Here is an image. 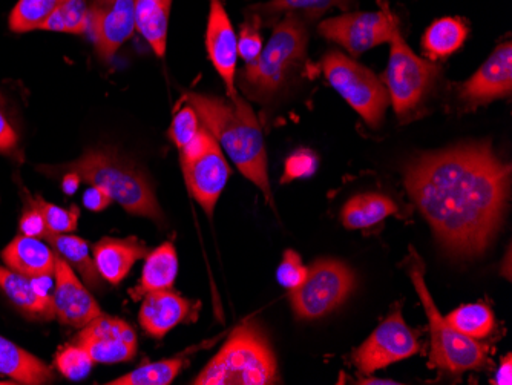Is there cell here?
Instances as JSON below:
<instances>
[{"instance_id": "cell-1", "label": "cell", "mask_w": 512, "mask_h": 385, "mask_svg": "<svg viewBox=\"0 0 512 385\" xmlns=\"http://www.w3.org/2000/svg\"><path fill=\"white\" fill-rule=\"evenodd\" d=\"M509 177L490 143H473L416 158L405 188L440 244L470 258L483 254L502 224Z\"/></svg>"}, {"instance_id": "cell-2", "label": "cell", "mask_w": 512, "mask_h": 385, "mask_svg": "<svg viewBox=\"0 0 512 385\" xmlns=\"http://www.w3.org/2000/svg\"><path fill=\"white\" fill-rule=\"evenodd\" d=\"M200 117L204 128L221 143L238 171L272 201L263 129L255 112L240 94L227 97L191 93L184 97Z\"/></svg>"}, {"instance_id": "cell-3", "label": "cell", "mask_w": 512, "mask_h": 385, "mask_svg": "<svg viewBox=\"0 0 512 385\" xmlns=\"http://www.w3.org/2000/svg\"><path fill=\"white\" fill-rule=\"evenodd\" d=\"M60 171L74 172L80 180L99 186L131 215L151 218L158 224L165 221L148 178L115 152L86 151L76 162L62 166Z\"/></svg>"}, {"instance_id": "cell-4", "label": "cell", "mask_w": 512, "mask_h": 385, "mask_svg": "<svg viewBox=\"0 0 512 385\" xmlns=\"http://www.w3.org/2000/svg\"><path fill=\"white\" fill-rule=\"evenodd\" d=\"M278 381L275 353L260 326L244 323L195 378L197 385H267Z\"/></svg>"}, {"instance_id": "cell-5", "label": "cell", "mask_w": 512, "mask_h": 385, "mask_svg": "<svg viewBox=\"0 0 512 385\" xmlns=\"http://www.w3.org/2000/svg\"><path fill=\"white\" fill-rule=\"evenodd\" d=\"M309 34L301 16L289 13L276 25L260 56L241 73V88L250 99H272L306 56Z\"/></svg>"}, {"instance_id": "cell-6", "label": "cell", "mask_w": 512, "mask_h": 385, "mask_svg": "<svg viewBox=\"0 0 512 385\" xmlns=\"http://www.w3.org/2000/svg\"><path fill=\"white\" fill-rule=\"evenodd\" d=\"M410 272L414 289L421 298L422 306L427 313L428 324H430L431 366L453 375L483 369L488 362L486 347L477 339L463 335L459 330L454 329L447 318L440 315L431 298L430 290L425 284L424 269L419 266V261H414Z\"/></svg>"}, {"instance_id": "cell-7", "label": "cell", "mask_w": 512, "mask_h": 385, "mask_svg": "<svg viewBox=\"0 0 512 385\" xmlns=\"http://www.w3.org/2000/svg\"><path fill=\"white\" fill-rule=\"evenodd\" d=\"M384 85L399 119L405 120L419 111L430 96L442 68L431 60L421 59L402 39L401 24L394 28Z\"/></svg>"}, {"instance_id": "cell-8", "label": "cell", "mask_w": 512, "mask_h": 385, "mask_svg": "<svg viewBox=\"0 0 512 385\" xmlns=\"http://www.w3.org/2000/svg\"><path fill=\"white\" fill-rule=\"evenodd\" d=\"M322 71L330 85L368 125L373 128L381 125L390 97L375 73L339 51H332L322 59Z\"/></svg>"}, {"instance_id": "cell-9", "label": "cell", "mask_w": 512, "mask_h": 385, "mask_svg": "<svg viewBox=\"0 0 512 385\" xmlns=\"http://www.w3.org/2000/svg\"><path fill=\"white\" fill-rule=\"evenodd\" d=\"M355 289V275L339 261H316L306 281L292 290L293 310L299 318L315 320L338 309Z\"/></svg>"}, {"instance_id": "cell-10", "label": "cell", "mask_w": 512, "mask_h": 385, "mask_svg": "<svg viewBox=\"0 0 512 385\" xmlns=\"http://www.w3.org/2000/svg\"><path fill=\"white\" fill-rule=\"evenodd\" d=\"M376 13H350L332 17L319 25V33L341 45L353 57L361 56L382 43H390L399 19L385 0H379Z\"/></svg>"}, {"instance_id": "cell-11", "label": "cell", "mask_w": 512, "mask_h": 385, "mask_svg": "<svg viewBox=\"0 0 512 385\" xmlns=\"http://www.w3.org/2000/svg\"><path fill=\"white\" fill-rule=\"evenodd\" d=\"M419 347L416 335L398 309L391 312L387 320L353 353V362L359 372L371 375L376 370L416 355Z\"/></svg>"}, {"instance_id": "cell-12", "label": "cell", "mask_w": 512, "mask_h": 385, "mask_svg": "<svg viewBox=\"0 0 512 385\" xmlns=\"http://www.w3.org/2000/svg\"><path fill=\"white\" fill-rule=\"evenodd\" d=\"M74 344L85 349L94 362H128L137 353V333L117 316L103 315L80 329Z\"/></svg>"}, {"instance_id": "cell-13", "label": "cell", "mask_w": 512, "mask_h": 385, "mask_svg": "<svg viewBox=\"0 0 512 385\" xmlns=\"http://www.w3.org/2000/svg\"><path fill=\"white\" fill-rule=\"evenodd\" d=\"M54 315L63 326L82 329L102 313L99 304L83 286L73 267L57 255L54 269Z\"/></svg>"}, {"instance_id": "cell-14", "label": "cell", "mask_w": 512, "mask_h": 385, "mask_svg": "<svg viewBox=\"0 0 512 385\" xmlns=\"http://www.w3.org/2000/svg\"><path fill=\"white\" fill-rule=\"evenodd\" d=\"M91 24L99 56L109 62L135 31V0H94Z\"/></svg>"}, {"instance_id": "cell-15", "label": "cell", "mask_w": 512, "mask_h": 385, "mask_svg": "<svg viewBox=\"0 0 512 385\" xmlns=\"http://www.w3.org/2000/svg\"><path fill=\"white\" fill-rule=\"evenodd\" d=\"M512 91V45L502 43L479 71L460 89V100L470 108L508 97Z\"/></svg>"}, {"instance_id": "cell-16", "label": "cell", "mask_w": 512, "mask_h": 385, "mask_svg": "<svg viewBox=\"0 0 512 385\" xmlns=\"http://www.w3.org/2000/svg\"><path fill=\"white\" fill-rule=\"evenodd\" d=\"M181 168L192 197L198 201L207 217L212 218L218 198L230 177L229 163L226 162L218 142L206 154L192 162H181Z\"/></svg>"}, {"instance_id": "cell-17", "label": "cell", "mask_w": 512, "mask_h": 385, "mask_svg": "<svg viewBox=\"0 0 512 385\" xmlns=\"http://www.w3.org/2000/svg\"><path fill=\"white\" fill-rule=\"evenodd\" d=\"M206 48L215 70L223 79L227 97L237 94L235 71L238 62V37L230 24L223 0H211L207 20Z\"/></svg>"}, {"instance_id": "cell-18", "label": "cell", "mask_w": 512, "mask_h": 385, "mask_svg": "<svg viewBox=\"0 0 512 385\" xmlns=\"http://www.w3.org/2000/svg\"><path fill=\"white\" fill-rule=\"evenodd\" d=\"M94 263L100 277L112 286L122 283L132 266L149 254L148 246L137 237L102 238L94 249Z\"/></svg>"}, {"instance_id": "cell-19", "label": "cell", "mask_w": 512, "mask_h": 385, "mask_svg": "<svg viewBox=\"0 0 512 385\" xmlns=\"http://www.w3.org/2000/svg\"><path fill=\"white\" fill-rule=\"evenodd\" d=\"M192 310L191 301L184 300L172 289L158 290L143 297L138 320L146 333L160 339L183 323Z\"/></svg>"}, {"instance_id": "cell-20", "label": "cell", "mask_w": 512, "mask_h": 385, "mask_svg": "<svg viewBox=\"0 0 512 385\" xmlns=\"http://www.w3.org/2000/svg\"><path fill=\"white\" fill-rule=\"evenodd\" d=\"M8 269L23 277L34 278L40 275H54L57 254L40 238L20 234L2 252Z\"/></svg>"}, {"instance_id": "cell-21", "label": "cell", "mask_w": 512, "mask_h": 385, "mask_svg": "<svg viewBox=\"0 0 512 385\" xmlns=\"http://www.w3.org/2000/svg\"><path fill=\"white\" fill-rule=\"evenodd\" d=\"M177 274L178 257L174 244H161L146 255L140 283L134 289L129 290V295L132 300L140 301L148 293L172 289L177 280Z\"/></svg>"}, {"instance_id": "cell-22", "label": "cell", "mask_w": 512, "mask_h": 385, "mask_svg": "<svg viewBox=\"0 0 512 385\" xmlns=\"http://www.w3.org/2000/svg\"><path fill=\"white\" fill-rule=\"evenodd\" d=\"M0 375L22 384L39 385L54 381V373L45 362L17 344L0 336Z\"/></svg>"}, {"instance_id": "cell-23", "label": "cell", "mask_w": 512, "mask_h": 385, "mask_svg": "<svg viewBox=\"0 0 512 385\" xmlns=\"http://www.w3.org/2000/svg\"><path fill=\"white\" fill-rule=\"evenodd\" d=\"M0 289L4 290L11 303L31 320L50 321L56 318L53 300H45L37 295L30 278L0 266Z\"/></svg>"}, {"instance_id": "cell-24", "label": "cell", "mask_w": 512, "mask_h": 385, "mask_svg": "<svg viewBox=\"0 0 512 385\" xmlns=\"http://www.w3.org/2000/svg\"><path fill=\"white\" fill-rule=\"evenodd\" d=\"M172 0H135V28L157 57L163 59L168 45Z\"/></svg>"}, {"instance_id": "cell-25", "label": "cell", "mask_w": 512, "mask_h": 385, "mask_svg": "<svg viewBox=\"0 0 512 385\" xmlns=\"http://www.w3.org/2000/svg\"><path fill=\"white\" fill-rule=\"evenodd\" d=\"M43 240L48 241L56 254L79 272L91 289L102 287L103 278L100 277L94 258L89 255V244L85 240L76 235L53 234L50 231L43 235Z\"/></svg>"}, {"instance_id": "cell-26", "label": "cell", "mask_w": 512, "mask_h": 385, "mask_svg": "<svg viewBox=\"0 0 512 385\" xmlns=\"http://www.w3.org/2000/svg\"><path fill=\"white\" fill-rule=\"evenodd\" d=\"M398 206L387 195L361 194L350 198L342 209V223L347 229H367L396 214Z\"/></svg>"}, {"instance_id": "cell-27", "label": "cell", "mask_w": 512, "mask_h": 385, "mask_svg": "<svg viewBox=\"0 0 512 385\" xmlns=\"http://www.w3.org/2000/svg\"><path fill=\"white\" fill-rule=\"evenodd\" d=\"M468 37L467 22L459 17H444L436 20L422 37L424 54L434 60L445 59L456 53Z\"/></svg>"}, {"instance_id": "cell-28", "label": "cell", "mask_w": 512, "mask_h": 385, "mask_svg": "<svg viewBox=\"0 0 512 385\" xmlns=\"http://www.w3.org/2000/svg\"><path fill=\"white\" fill-rule=\"evenodd\" d=\"M188 364L186 358L165 359V361L151 362L138 367L134 372L120 378L112 379L109 385H169L183 367Z\"/></svg>"}, {"instance_id": "cell-29", "label": "cell", "mask_w": 512, "mask_h": 385, "mask_svg": "<svg viewBox=\"0 0 512 385\" xmlns=\"http://www.w3.org/2000/svg\"><path fill=\"white\" fill-rule=\"evenodd\" d=\"M447 320L454 329L477 341L490 335L496 324L493 310L485 304H467L459 307L447 316Z\"/></svg>"}, {"instance_id": "cell-30", "label": "cell", "mask_w": 512, "mask_h": 385, "mask_svg": "<svg viewBox=\"0 0 512 385\" xmlns=\"http://www.w3.org/2000/svg\"><path fill=\"white\" fill-rule=\"evenodd\" d=\"M60 0H19L10 16L14 33L42 30L46 20L53 16Z\"/></svg>"}, {"instance_id": "cell-31", "label": "cell", "mask_w": 512, "mask_h": 385, "mask_svg": "<svg viewBox=\"0 0 512 385\" xmlns=\"http://www.w3.org/2000/svg\"><path fill=\"white\" fill-rule=\"evenodd\" d=\"M88 22L89 10L86 7V0H60L56 11L46 20L42 30L80 34L86 30Z\"/></svg>"}, {"instance_id": "cell-32", "label": "cell", "mask_w": 512, "mask_h": 385, "mask_svg": "<svg viewBox=\"0 0 512 385\" xmlns=\"http://www.w3.org/2000/svg\"><path fill=\"white\" fill-rule=\"evenodd\" d=\"M341 0H270L267 4L249 8V17H255L260 24H267L281 14L316 13L325 10Z\"/></svg>"}, {"instance_id": "cell-33", "label": "cell", "mask_w": 512, "mask_h": 385, "mask_svg": "<svg viewBox=\"0 0 512 385\" xmlns=\"http://www.w3.org/2000/svg\"><path fill=\"white\" fill-rule=\"evenodd\" d=\"M94 359L77 344L63 347L56 356V367L65 378L82 381L91 373Z\"/></svg>"}, {"instance_id": "cell-34", "label": "cell", "mask_w": 512, "mask_h": 385, "mask_svg": "<svg viewBox=\"0 0 512 385\" xmlns=\"http://www.w3.org/2000/svg\"><path fill=\"white\" fill-rule=\"evenodd\" d=\"M34 205L43 215L46 228L53 234H71L76 231L77 223H79L80 211L77 206H71L69 209L60 208V206L46 203L42 198H34Z\"/></svg>"}, {"instance_id": "cell-35", "label": "cell", "mask_w": 512, "mask_h": 385, "mask_svg": "<svg viewBox=\"0 0 512 385\" xmlns=\"http://www.w3.org/2000/svg\"><path fill=\"white\" fill-rule=\"evenodd\" d=\"M201 128H203V123H201L200 117L188 103L175 114L174 120H172L171 139L181 149L194 139Z\"/></svg>"}, {"instance_id": "cell-36", "label": "cell", "mask_w": 512, "mask_h": 385, "mask_svg": "<svg viewBox=\"0 0 512 385\" xmlns=\"http://www.w3.org/2000/svg\"><path fill=\"white\" fill-rule=\"evenodd\" d=\"M309 269L302 264L301 257L295 251L284 252L283 261L279 264L276 278L281 286L292 290L298 289L306 281Z\"/></svg>"}, {"instance_id": "cell-37", "label": "cell", "mask_w": 512, "mask_h": 385, "mask_svg": "<svg viewBox=\"0 0 512 385\" xmlns=\"http://www.w3.org/2000/svg\"><path fill=\"white\" fill-rule=\"evenodd\" d=\"M260 28L261 24L255 17H250L249 22L241 27V33L238 36V57L246 63H252L263 51Z\"/></svg>"}, {"instance_id": "cell-38", "label": "cell", "mask_w": 512, "mask_h": 385, "mask_svg": "<svg viewBox=\"0 0 512 385\" xmlns=\"http://www.w3.org/2000/svg\"><path fill=\"white\" fill-rule=\"evenodd\" d=\"M318 169V158L309 149H299L287 158L284 168V181L298 180V178H309Z\"/></svg>"}, {"instance_id": "cell-39", "label": "cell", "mask_w": 512, "mask_h": 385, "mask_svg": "<svg viewBox=\"0 0 512 385\" xmlns=\"http://www.w3.org/2000/svg\"><path fill=\"white\" fill-rule=\"evenodd\" d=\"M215 143H217V140H215L214 135L203 126L200 132L195 135L194 139L181 148V162H192L195 158L201 157V155L206 154Z\"/></svg>"}, {"instance_id": "cell-40", "label": "cell", "mask_w": 512, "mask_h": 385, "mask_svg": "<svg viewBox=\"0 0 512 385\" xmlns=\"http://www.w3.org/2000/svg\"><path fill=\"white\" fill-rule=\"evenodd\" d=\"M19 229L20 234L34 238H43V235L48 232L43 215L40 214L33 201H31V208L23 212L22 218H20Z\"/></svg>"}, {"instance_id": "cell-41", "label": "cell", "mask_w": 512, "mask_h": 385, "mask_svg": "<svg viewBox=\"0 0 512 385\" xmlns=\"http://www.w3.org/2000/svg\"><path fill=\"white\" fill-rule=\"evenodd\" d=\"M17 145V134L11 125L10 119L5 114L4 108L0 105V152L14 151Z\"/></svg>"}, {"instance_id": "cell-42", "label": "cell", "mask_w": 512, "mask_h": 385, "mask_svg": "<svg viewBox=\"0 0 512 385\" xmlns=\"http://www.w3.org/2000/svg\"><path fill=\"white\" fill-rule=\"evenodd\" d=\"M112 198L109 197L108 192L103 191L99 186H92L91 189L85 192L83 195V203L86 208L92 212H100L103 209L108 208L111 205Z\"/></svg>"}, {"instance_id": "cell-43", "label": "cell", "mask_w": 512, "mask_h": 385, "mask_svg": "<svg viewBox=\"0 0 512 385\" xmlns=\"http://www.w3.org/2000/svg\"><path fill=\"white\" fill-rule=\"evenodd\" d=\"M493 384L496 385H511L512 384V358L511 353L502 358L499 370H497L496 378Z\"/></svg>"}, {"instance_id": "cell-44", "label": "cell", "mask_w": 512, "mask_h": 385, "mask_svg": "<svg viewBox=\"0 0 512 385\" xmlns=\"http://www.w3.org/2000/svg\"><path fill=\"white\" fill-rule=\"evenodd\" d=\"M80 183H82V180L74 172H65V175H63L62 188L68 195H73L79 189Z\"/></svg>"}, {"instance_id": "cell-45", "label": "cell", "mask_w": 512, "mask_h": 385, "mask_svg": "<svg viewBox=\"0 0 512 385\" xmlns=\"http://www.w3.org/2000/svg\"><path fill=\"white\" fill-rule=\"evenodd\" d=\"M362 384H398V382L382 381V379H367V381L362 382Z\"/></svg>"}]
</instances>
